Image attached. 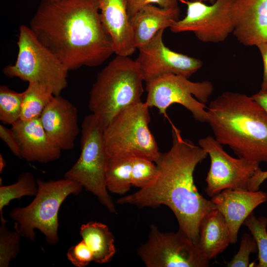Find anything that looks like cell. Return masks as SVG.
Masks as SVG:
<instances>
[{
    "mask_svg": "<svg viewBox=\"0 0 267 267\" xmlns=\"http://www.w3.org/2000/svg\"><path fill=\"white\" fill-rule=\"evenodd\" d=\"M29 27L69 71L99 66L114 53L97 0H41Z\"/></svg>",
    "mask_w": 267,
    "mask_h": 267,
    "instance_id": "1",
    "label": "cell"
},
{
    "mask_svg": "<svg viewBox=\"0 0 267 267\" xmlns=\"http://www.w3.org/2000/svg\"><path fill=\"white\" fill-rule=\"evenodd\" d=\"M172 134L171 148L161 153L155 162L158 174L154 180L146 187L120 198L116 203L140 208L167 206L174 214L179 229L197 244L202 219L216 209L211 200L200 194L194 181L195 168L208 153L199 145L183 139L175 126Z\"/></svg>",
    "mask_w": 267,
    "mask_h": 267,
    "instance_id": "2",
    "label": "cell"
},
{
    "mask_svg": "<svg viewBox=\"0 0 267 267\" xmlns=\"http://www.w3.org/2000/svg\"><path fill=\"white\" fill-rule=\"evenodd\" d=\"M215 138L238 157L267 164V112L251 96L223 92L207 109Z\"/></svg>",
    "mask_w": 267,
    "mask_h": 267,
    "instance_id": "3",
    "label": "cell"
},
{
    "mask_svg": "<svg viewBox=\"0 0 267 267\" xmlns=\"http://www.w3.org/2000/svg\"><path fill=\"white\" fill-rule=\"evenodd\" d=\"M143 82L138 63L128 56L117 55L98 73L89 108L103 130L119 113L141 101Z\"/></svg>",
    "mask_w": 267,
    "mask_h": 267,
    "instance_id": "4",
    "label": "cell"
},
{
    "mask_svg": "<svg viewBox=\"0 0 267 267\" xmlns=\"http://www.w3.org/2000/svg\"><path fill=\"white\" fill-rule=\"evenodd\" d=\"M38 191L32 202L24 207H17L9 213L15 222L14 229L20 235L35 241V230H39L46 241L54 245L59 241L58 212L61 204L71 194L78 195L83 186L64 178L47 181L37 178Z\"/></svg>",
    "mask_w": 267,
    "mask_h": 267,
    "instance_id": "5",
    "label": "cell"
},
{
    "mask_svg": "<svg viewBox=\"0 0 267 267\" xmlns=\"http://www.w3.org/2000/svg\"><path fill=\"white\" fill-rule=\"evenodd\" d=\"M149 107L141 101L119 113L103 130L109 157H143L155 162L161 152L150 131Z\"/></svg>",
    "mask_w": 267,
    "mask_h": 267,
    "instance_id": "6",
    "label": "cell"
},
{
    "mask_svg": "<svg viewBox=\"0 0 267 267\" xmlns=\"http://www.w3.org/2000/svg\"><path fill=\"white\" fill-rule=\"evenodd\" d=\"M17 44L16 61L4 67L3 73L10 78L39 84L54 95H60L68 85L69 71L64 65L39 41L29 26H20Z\"/></svg>",
    "mask_w": 267,
    "mask_h": 267,
    "instance_id": "7",
    "label": "cell"
},
{
    "mask_svg": "<svg viewBox=\"0 0 267 267\" xmlns=\"http://www.w3.org/2000/svg\"><path fill=\"white\" fill-rule=\"evenodd\" d=\"M80 156L64 174V178L81 184L94 194L112 213L114 203L106 185V170L109 158L103 139V129L93 114L87 115L81 126Z\"/></svg>",
    "mask_w": 267,
    "mask_h": 267,
    "instance_id": "8",
    "label": "cell"
},
{
    "mask_svg": "<svg viewBox=\"0 0 267 267\" xmlns=\"http://www.w3.org/2000/svg\"><path fill=\"white\" fill-rule=\"evenodd\" d=\"M198 144L211 160L205 179V191L208 196L212 197L226 189L257 191L267 178V171H262L259 164L231 156L214 137L208 136L201 138Z\"/></svg>",
    "mask_w": 267,
    "mask_h": 267,
    "instance_id": "9",
    "label": "cell"
},
{
    "mask_svg": "<svg viewBox=\"0 0 267 267\" xmlns=\"http://www.w3.org/2000/svg\"><path fill=\"white\" fill-rule=\"evenodd\" d=\"M145 84V102L149 108L154 107L160 114H165L169 107L178 103L189 111L196 121L208 122L205 104L214 91L210 82H194L183 76L168 74Z\"/></svg>",
    "mask_w": 267,
    "mask_h": 267,
    "instance_id": "10",
    "label": "cell"
},
{
    "mask_svg": "<svg viewBox=\"0 0 267 267\" xmlns=\"http://www.w3.org/2000/svg\"><path fill=\"white\" fill-rule=\"evenodd\" d=\"M138 255L147 267H207L209 261L183 231L164 232L152 224Z\"/></svg>",
    "mask_w": 267,
    "mask_h": 267,
    "instance_id": "11",
    "label": "cell"
},
{
    "mask_svg": "<svg viewBox=\"0 0 267 267\" xmlns=\"http://www.w3.org/2000/svg\"><path fill=\"white\" fill-rule=\"evenodd\" d=\"M187 5L185 16L170 27L174 33L192 32L205 43L223 42L233 32L231 7L234 0H216L208 5L204 2L179 0Z\"/></svg>",
    "mask_w": 267,
    "mask_h": 267,
    "instance_id": "12",
    "label": "cell"
},
{
    "mask_svg": "<svg viewBox=\"0 0 267 267\" xmlns=\"http://www.w3.org/2000/svg\"><path fill=\"white\" fill-rule=\"evenodd\" d=\"M161 30L146 44L138 48V63L145 83L165 75L190 78L202 66L199 59L172 50L163 41Z\"/></svg>",
    "mask_w": 267,
    "mask_h": 267,
    "instance_id": "13",
    "label": "cell"
},
{
    "mask_svg": "<svg viewBox=\"0 0 267 267\" xmlns=\"http://www.w3.org/2000/svg\"><path fill=\"white\" fill-rule=\"evenodd\" d=\"M40 119L46 133L61 150L74 147L80 131L78 109L75 105L60 95H54Z\"/></svg>",
    "mask_w": 267,
    "mask_h": 267,
    "instance_id": "14",
    "label": "cell"
},
{
    "mask_svg": "<svg viewBox=\"0 0 267 267\" xmlns=\"http://www.w3.org/2000/svg\"><path fill=\"white\" fill-rule=\"evenodd\" d=\"M211 200L226 221L230 244H235L241 226L256 207L267 201V194L260 190L226 189Z\"/></svg>",
    "mask_w": 267,
    "mask_h": 267,
    "instance_id": "15",
    "label": "cell"
},
{
    "mask_svg": "<svg viewBox=\"0 0 267 267\" xmlns=\"http://www.w3.org/2000/svg\"><path fill=\"white\" fill-rule=\"evenodd\" d=\"M233 34L246 46L267 42V0H234L231 7Z\"/></svg>",
    "mask_w": 267,
    "mask_h": 267,
    "instance_id": "16",
    "label": "cell"
},
{
    "mask_svg": "<svg viewBox=\"0 0 267 267\" xmlns=\"http://www.w3.org/2000/svg\"><path fill=\"white\" fill-rule=\"evenodd\" d=\"M21 148V158L28 162L47 163L58 159L61 149L44 129L40 118L11 125Z\"/></svg>",
    "mask_w": 267,
    "mask_h": 267,
    "instance_id": "17",
    "label": "cell"
},
{
    "mask_svg": "<svg viewBox=\"0 0 267 267\" xmlns=\"http://www.w3.org/2000/svg\"><path fill=\"white\" fill-rule=\"evenodd\" d=\"M101 21L112 40L114 53L132 55L136 48L128 12L127 0H97Z\"/></svg>",
    "mask_w": 267,
    "mask_h": 267,
    "instance_id": "18",
    "label": "cell"
},
{
    "mask_svg": "<svg viewBox=\"0 0 267 267\" xmlns=\"http://www.w3.org/2000/svg\"><path fill=\"white\" fill-rule=\"evenodd\" d=\"M178 6L165 8L149 4L131 16L130 21L136 49L146 44L161 30L179 20Z\"/></svg>",
    "mask_w": 267,
    "mask_h": 267,
    "instance_id": "19",
    "label": "cell"
},
{
    "mask_svg": "<svg viewBox=\"0 0 267 267\" xmlns=\"http://www.w3.org/2000/svg\"><path fill=\"white\" fill-rule=\"evenodd\" d=\"M230 244L226 221L217 209L208 213L202 219L197 243L202 254L209 260L215 258Z\"/></svg>",
    "mask_w": 267,
    "mask_h": 267,
    "instance_id": "20",
    "label": "cell"
},
{
    "mask_svg": "<svg viewBox=\"0 0 267 267\" xmlns=\"http://www.w3.org/2000/svg\"><path fill=\"white\" fill-rule=\"evenodd\" d=\"M80 234L91 251L94 262L105 264L112 260L116 250L114 235L107 225L90 221L81 225Z\"/></svg>",
    "mask_w": 267,
    "mask_h": 267,
    "instance_id": "21",
    "label": "cell"
},
{
    "mask_svg": "<svg viewBox=\"0 0 267 267\" xmlns=\"http://www.w3.org/2000/svg\"><path fill=\"white\" fill-rule=\"evenodd\" d=\"M132 158L109 157L106 170V185L116 194H125L132 186Z\"/></svg>",
    "mask_w": 267,
    "mask_h": 267,
    "instance_id": "22",
    "label": "cell"
},
{
    "mask_svg": "<svg viewBox=\"0 0 267 267\" xmlns=\"http://www.w3.org/2000/svg\"><path fill=\"white\" fill-rule=\"evenodd\" d=\"M23 93L20 119L23 121L40 118L45 107L54 96L48 88L35 83H28L27 89Z\"/></svg>",
    "mask_w": 267,
    "mask_h": 267,
    "instance_id": "23",
    "label": "cell"
},
{
    "mask_svg": "<svg viewBox=\"0 0 267 267\" xmlns=\"http://www.w3.org/2000/svg\"><path fill=\"white\" fill-rule=\"evenodd\" d=\"M38 191L37 179L33 175L26 172L21 173L17 181L8 185L0 184V222H7L3 216V209L14 199H19L24 196H35Z\"/></svg>",
    "mask_w": 267,
    "mask_h": 267,
    "instance_id": "24",
    "label": "cell"
},
{
    "mask_svg": "<svg viewBox=\"0 0 267 267\" xmlns=\"http://www.w3.org/2000/svg\"><path fill=\"white\" fill-rule=\"evenodd\" d=\"M23 93L16 92L7 86L0 87V120L12 125L20 120Z\"/></svg>",
    "mask_w": 267,
    "mask_h": 267,
    "instance_id": "25",
    "label": "cell"
},
{
    "mask_svg": "<svg viewBox=\"0 0 267 267\" xmlns=\"http://www.w3.org/2000/svg\"><path fill=\"white\" fill-rule=\"evenodd\" d=\"M243 224L248 228L257 242L259 263L256 267H267V218H256L252 213Z\"/></svg>",
    "mask_w": 267,
    "mask_h": 267,
    "instance_id": "26",
    "label": "cell"
},
{
    "mask_svg": "<svg viewBox=\"0 0 267 267\" xmlns=\"http://www.w3.org/2000/svg\"><path fill=\"white\" fill-rule=\"evenodd\" d=\"M158 174L155 162L143 157L132 158V186L142 189L151 184Z\"/></svg>",
    "mask_w": 267,
    "mask_h": 267,
    "instance_id": "27",
    "label": "cell"
},
{
    "mask_svg": "<svg viewBox=\"0 0 267 267\" xmlns=\"http://www.w3.org/2000/svg\"><path fill=\"white\" fill-rule=\"evenodd\" d=\"M4 223L0 226V267H8L11 259L17 257L20 251L21 235L16 230H9Z\"/></svg>",
    "mask_w": 267,
    "mask_h": 267,
    "instance_id": "28",
    "label": "cell"
},
{
    "mask_svg": "<svg viewBox=\"0 0 267 267\" xmlns=\"http://www.w3.org/2000/svg\"><path fill=\"white\" fill-rule=\"evenodd\" d=\"M258 251V246L254 237L247 233H244L241 236L238 251L226 266L228 267H249L250 254Z\"/></svg>",
    "mask_w": 267,
    "mask_h": 267,
    "instance_id": "29",
    "label": "cell"
},
{
    "mask_svg": "<svg viewBox=\"0 0 267 267\" xmlns=\"http://www.w3.org/2000/svg\"><path fill=\"white\" fill-rule=\"evenodd\" d=\"M67 257L76 267H85L93 261L92 253L83 240L68 249Z\"/></svg>",
    "mask_w": 267,
    "mask_h": 267,
    "instance_id": "30",
    "label": "cell"
},
{
    "mask_svg": "<svg viewBox=\"0 0 267 267\" xmlns=\"http://www.w3.org/2000/svg\"><path fill=\"white\" fill-rule=\"evenodd\" d=\"M128 12L130 17L142 7L149 4H157L160 7L169 8L177 6L178 0H127Z\"/></svg>",
    "mask_w": 267,
    "mask_h": 267,
    "instance_id": "31",
    "label": "cell"
},
{
    "mask_svg": "<svg viewBox=\"0 0 267 267\" xmlns=\"http://www.w3.org/2000/svg\"><path fill=\"white\" fill-rule=\"evenodd\" d=\"M0 137L15 156L21 158L20 146L12 129L0 125Z\"/></svg>",
    "mask_w": 267,
    "mask_h": 267,
    "instance_id": "32",
    "label": "cell"
},
{
    "mask_svg": "<svg viewBox=\"0 0 267 267\" xmlns=\"http://www.w3.org/2000/svg\"><path fill=\"white\" fill-rule=\"evenodd\" d=\"M262 57L264 64L263 80L261 85L262 90L267 89V42L257 45Z\"/></svg>",
    "mask_w": 267,
    "mask_h": 267,
    "instance_id": "33",
    "label": "cell"
},
{
    "mask_svg": "<svg viewBox=\"0 0 267 267\" xmlns=\"http://www.w3.org/2000/svg\"><path fill=\"white\" fill-rule=\"evenodd\" d=\"M251 97L267 112V89H261L258 92L253 95Z\"/></svg>",
    "mask_w": 267,
    "mask_h": 267,
    "instance_id": "34",
    "label": "cell"
},
{
    "mask_svg": "<svg viewBox=\"0 0 267 267\" xmlns=\"http://www.w3.org/2000/svg\"><path fill=\"white\" fill-rule=\"evenodd\" d=\"M6 163L2 154H0V173H1L6 166Z\"/></svg>",
    "mask_w": 267,
    "mask_h": 267,
    "instance_id": "35",
    "label": "cell"
},
{
    "mask_svg": "<svg viewBox=\"0 0 267 267\" xmlns=\"http://www.w3.org/2000/svg\"><path fill=\"white\" fill-rule=\"evenodd\" d=\"M193 0V1H202V2H209L211 4H212L216 0Z\"/></svg>",
    "mask_w": 267,
    "mask_h": 267,
    "instance_id": "36",
    "label": "cell"
}]
</instances>
